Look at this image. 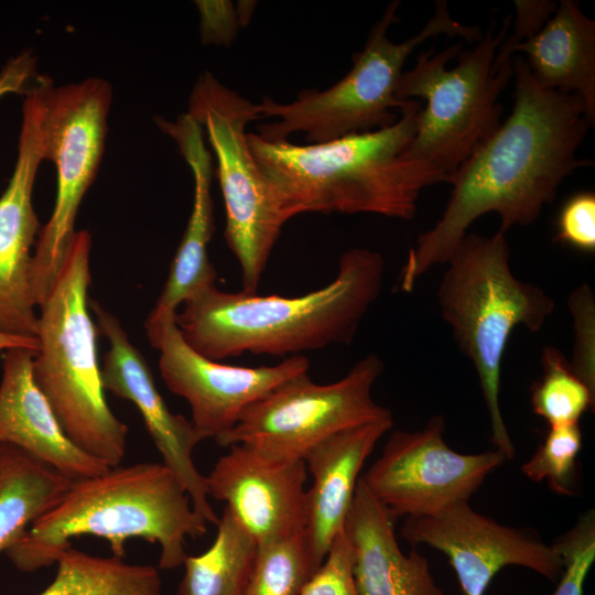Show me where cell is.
<instances>
[{
    "label": "cell",
    "mask_w": 595,
    "mask_h": 595,
    "mask_svg": "<svg viewBox=\"0 0 595 595\" xmlns=\"http://www.w3.org/2000/svg\"><path fill=\"white\" fill-rule=\"evenodd\" d=\"M512 65V111L450 177L442 216L418 237L401 269L403 292L412 291L432 267L445 264L477 218L495 213L504 232L529 226L554 201L562 182L589 164L577 158L595 122L583 99L543 87L521 55Z\"/></svg>",
    "instance_id": "6da1fadb"
},
{
    "label": "cell",
    "mask_w": 595,
    "mask_h": 595,
    "mask_svg": "<svg viewBox=\"0 0 595 595\" xmlns=\"http://www.w3.org/2000/svg\"><path fill=\"white\" fill-rule=\"evenodd\" d=\"M383 273L378 251L351 248L342 253L334 280L316 291L285 298L225 292L213 283L191 294L175 321L184 340L213 360L302 355L351 343Z\"/></svg>",
    "instance_id": "7a4b0ae2"
},
{
    "label": "cell",
    "mask_w": 595,
    "mask_h": 595,
    "mask_svg": "<svg viewBox=\"0 0 595 595\" xmlns=\"http://www.w3.org/2000/svg\"><path fill=\"white\" fill-rule=\"evenodd\" d=\"M422 104L404 101L394 123L328 142L267 141L248 132L251 153L286 219L303 213H370L412 219L422 190L446 182L405 150Z\"/></svg>",
    "instance_id": "3957f363"
},
{
    "label": "cell",
    "mask_w": 595,
    "mask_h": 595,
    "mask_svg": "<svg viewBox=\"0 0 595 595\" xmlns=\"http://www.w3.org/2000/svg\"><path fill=\"white\" fill-rule=\"evenodd\" d=\"M206 532L207 522L176 475L163 463L143 462L72 480L6 554L19 571L33 573L55 564L74 538L105 539L121 559L128 540L143 539L159 544V569L172 570L187 556L186 539Z\"/></svg>",
    "instance_id": "277c9868"
},
{
    "label": "cell",
    "mask_w": 595,
    "mask_h": 595,
    "mask_svg": "<svg viewBox=\"0 0 595 595\" xmlns=\"http://www.w3.org/2000/svg\"><path fill=\"white\" fill-rule=\"evenodd\" d=\"M91 237L79 230L37 314L33 378L68 439L109 467L121 465L128 428L109 408L89 313Z\"/></svg>",
    "instance_id": "5b68a950"
},
{
    "label": "cell",
    "mask_w": 595,
    "mask_h": 595,
    "mask_svg": "<svg viewBox=\"0 0 595 595\" xmlns=\"http://www.w3.org/2000/svg\"><path fill=\"white\" fill-rule=\"evenodd\" d=\"M445 264L436 295L441 315L477 372L491 443L511 459L516 450L499 401L505 351L515 328H542L554 311V300L515 277L506 232L500 230L491 236L467 232Z\"/></svg>",
    "instance_id": "8992f818"
},
{
    "label": "cell",
    "mask_w": 595,
    "mask_h": 595,
    "mask_svg": "<svg viewBox=\"0 0 595 595\" xmlns=\"http://www.w3.org/2000/svg\"><path fill=\"white\" fill-rule=\"evenodd\" d=\"M398 7L399 1L387 6L363 50L353 55L349 72L333 86L324 90H302L290 102L263 97L257 104L260 119L275 120L259 125L257 134L275 142L302 132L312 144L391 126L404 104L396 97L403 66L418 46L439 35L459 36L468 42H478L483 36L478 26L454 20L447 2L440 0L435 2L432 18L418 34L400 43L393 42L388 32L398 20Z\"/></svg>",
    "instance_id": "52a82bcc"
},
{
    "label": "cell",
    "mask_w": 595,
    "mask_h": 595,
    "mask_svg": "<svg viewBox=\"0 0 595 595\" xmlns=\"http://www.w3.org/2000/svg\"><path fill=\"white\" fill-rule=\"evenodd\" d=\"M494 22L470 50L455 43L439 53L421 51L397 86L399 101L425 100L407 154L442 173L446 182L501 123L499 97L513 76V65L512 58L496 55L510 15L497 32Z\"/></svg>",
    "instance_id": "ba28073f"
},
{
    "label": "cell",
    "mask_w": 595,
    "mask_h": 595,
    "mask_svg": "<svg viewBox=\"0 0 595 595\" xmlns=\"http://www.w3.org/2000/svg\"><path fill=\"white\" fill-rule=\"evenodd\" d=\"M186 113L206 130L217 158L226 212L224 236L240 266L241 291L257 293L288 221L249 148L247 127L260 119L257 104L204 72L193 87Z\"/></svg>",
    "instance_id": "9c48e42d"
},
{
    "label": "cell",
    "mask_w": 595,
    "mask_h": 595,
    "mask_svg": "<svg viewBox=\"0 0 595 595\" xmlns=\"http://www.w3.org/2000/svg\"><path fill=\"white\" fill-rule=\"evenodd\" d=\"M41 94L43 155L56 167L57 191L32 255L31 283L37 307L61 272L76 232L80 202L100 165L112 96L109 83L99 77L54 87L43 76Z\"/></svg>",
    "instance_id": "30bf717a"
},
{
    "label": "cell",
    "mask_w": 595,
    "mask_h": 595,
    "mask_svg": "<svg viewBox=\"0 0 595 595\" xmlns=\"http://www.w3.org/2000/svg\"><path fill=\"white\" fill-rule=\"evenodd\" d=\"M383 369L382 360L369 354L332 383L314 382L309 371L295 375L250 404L215 441L224 447L246 445L271 461H303L315 445L340 431L392 419L372 398Z\"/></svg>",
    "instance_id": "8fae6325"
},
{
    "label": "cell",
    "mask_w": 595,
    "mask_h": 595,
    "mask_svg": "<svg viewBox=\"0 0 595 595\" xmlns=\"http://www.w3.org/2000/svg\"><path fill=\"white\" fill-rule=\"evenodd\" d=\"M444 431V418L434 415L421 430L393 432L379 458L361 476L396 520L432 515L468 501L506 461L497 450L455 452L446 444Z\"/></svg>",
    "instance_id": "7c38bea8"
},
{
    "label": "cell",
    "mask_w": 595,
    "mask_h": 595,
    "mask_svg": "<svg viewBox=\"0 0 595 595\" xmlns=\"http://www.w3.org/2000/svg\"><path fill=\"white\" fill-rule=\"evenodd\" d=\"M176 312L149 315L144 327L150 344L159 350V370L167 389L185 399L192 423L217 440L237 423L241 413L286 379L309 371L304 355L290 356L275 366L242 367L209 359L183 338Z\"/></svg>",
    "instance_id": "4fadbf2b"
},
{
    "label": "cell",
    "mask_w": 595,
    "mask_h": 595,
    "mask_svg": "<svg viewBox=\"0 0 595 595\" xmlns=\"http://www.w3.org/2000/svg\"><path fill=\"white\" fill-rule=\"evenodd\" d=\"M401 534L414 547L426 544L443 552L463 595H484L496 574L509 565L529 569L550 581L560 578L563 569L554 544L501 524L475 511L468 501L405 518Z\"/></svg>",
    "instance_id": "5bb4252c"
},
{
    "label": "cell",
    "mask_w": 595,
    "mask_h": 595,
    "mask_svg": "<svg viewBox=\"0 0 595 595\" xmlns=\"http://www.w3.org/2000/svg\"><path fill=\"white\" fill-rule=\"evenodd\" d=\"M98 332L107 339L101 380L105 391L134 404L163 464L178 478L194 509L207 523L219 518L209 502L205 476L197 469L193 452L207 440L191 420L173 413L156 388L151 368L141 351L131 343L120 321L101 304L89 301Z\"/></svg>",
    "instance_id": "9a60e30c"
},
{
    "label": "cell",
    "mask_w": 595,
    "mask_h": 595,
    "mask_svg": "<svg viewBox=\"0 0 595 595\" xmlns=\"http://www.w3.org/2000/svg\"><path fill=\"white\" fill-rule=\"evenodd\" d=\"M43 160L41 79H36L24 94L15 166L0 196V332L25 337L37 334L31 266L41 227L32 194Z\"/></svg>",
    "instance_id": "2e32d148"
},
{
    "label": "cell",
    "mask_w": 595,
    "mask_h": 595,
    "mask_svg": "<svg viewBox=\"0 0 595 595\" xmlns=\"http://www.w3.org/2000/svg\"><path fill=\"white\" fill-rule=\"evenodd\" d=\"M227 448L205 476L208 496L226 504L258 547L304 532V462L271 461L242 444Z\"/></svg>",
    "instance_id": "e0dca14e"
},
{
    "label": "cell",
    "mask_w": 595,
    "mask_h": 595,
    "mask_svg": "<svg viewBox=\"0 0 595 595\" xmlns=\"http://www.w3.org/2000/svg\"><path fill=\"white\" fill-rule=\"evenodd\" d=\"M35 354L26 348H13L3 354L0 445L20 448L72 480L106 472L109 468L106 463L82 451L62 429L34 381Z\"/></svg>",
    "instance_id": "ac0fdd59"
},
{
    "label": "cell",
    "mask_w": 595,
    "mask_h": 595,
    "mask_svg": "<svg viewBox=\"0 0 595 595\" xmlns=\"http://www.w3.org/2000/svg\"><path fill=\"white\" fill-rule=\"evenodd\" d=\"M392 425L390 419L346 429L305 455L303 462L312 476V485L306 490L304 538L316 570L344 529L363 465Z\"/></svg>",
    "instance_id": "d6986e66"
},
{
    "label": "cell",
    "mask_w": 595,
    "mask_h": 595,
    "mask_svg": "<svg viewBox=\"0 0 595 595\" xmlns=\"http://www.w3.org/2000/svg\"><path fill=\"white\" fill-rule=\"evenodd\" d=\"M394 517L358 480L344 529L355 550L354 577L360 595H444L429 561L415 549L403 553Z\"/></svg>",
    "instance_id": "ffe728a7"
},
{
    "label": "cell",
    "mask_w": 595,
    "mask_h": 595,
    "mask_svg": "<svg viewBox=\"0 0 595 595\" xmlns=\"http://www.w3.org/2000/svg\"><path fill=\"white\" fill-rule=\"evenodd\" d=\"M159 127L177 144L191 169L194 184L192 212L172 261L167 280L150 315L175 313L198 289L215 283L217 272L208 258L214 231L212 155L202 126L186 112L175 121L158 119Z\"/></svg>",
    "instance_id": "44dd1931"
},
{
    "label": "cell",
    "mask_w": 595,
    "mask_h": 595,
    "mask_svg": "<svg viewBox=\"0 0 595 595\" xmlns=\"http://www.w3.org/2000/svg\"><path fill=\"white\" fill-rule=\"evenodd\" d=\"M543 87L583 99L595 120V21L575 0H562L544 26L515 45Z\"/></svg>",
    "instance_id": "7402d4cb"
},
{
    "label": "cell",
    "mask_w": 595,
    "mask_h": 595,
    "mask_svg": "<svg viewBox=\"0 0 595 595\" xmlns=\"http://www.w3.org/2000/svg\"><path fill=\"white\" fill-rule=\"evenodd\" d=\"M72 479L11 445H0V555L50 510Z\"/></svg>",
    "instance_id": "603a6c76"
},
{
    "label": "cell",
    "mask_w": 595,
    "mask_h": 595,
    "mask_svg": "<svg viewBox=\"0 0 595 595\" xmlns=\"http://www.w3.org/2000/svg\"><path fill=\"white\" fill-rule=\"evenodd\" d=\"M212 545L184 560L177 595H245L258 551L249 532L225 506Z\"/></svg>",
    "instance_id": "cb8c5ba5"
},
{
    "label": "cell",
    "mask_w": 595,
    "mask_h": 595,
    "mask_svg": "<svg viewBox=\"0 0 595 595\" xmlns=\"http://www.w3.org/2000/svg\"><path fill=\"white\" fill-rule=\"evenodd\" d=\"M55 564V577L37 595H162L160 574L151 565L130 564L113 555L101 558L73 547Z\"/></svg>",
    "instance_id": "d4e9b609"
},
{
    "label": "cell",
    "mask_w": 595,
    "mask_h": 595,
    "mask_svg": "<svg viewBox=\"0 0 595 595\" xmlns=\"http://www.w3.org/2000/svg\"><path fill=\"white\" fill-rule=\"evenodd\" d=\"M541 364L542 376L531 388L533 412L549 426L578 423L594 407L595 392L574 372L559 348L544 347Z\"/></svg>",
    "instance_id": "484cf974"
},
{
    "label": "cell",
    "mask_w": 595,
    "mask_h": 595,
    "mask_svg": "<svg viewBox=\"0 0 595 595\" xmlns=\"http://www.w3.org/2000/svg\"><path fill=\"white\" fill-rule=\"evenodd\" d=\"M315 571L304 532L259 545L245 595H299Z\"/></svg>",
    "instance_id": "4316f807"
},
{
    "label": "cell",
    "mask_w": 595,
    "mask_h": 595,
    "mask_svg": "<svg viewBox=\"0 0 595 595\" xmlns=\"http://www.w3.org/2000/svg\"><path fill=\"white\" fill-rule=\"evenodd\" d=\"M582 448L578 423L550 426L537 452L521 467V473L533 482H547L559 495L575 494L577 455Z\"/></svg>",
    "instance_id": "83f0119b"
},
{
    "label": "cell",
    "mask_w": 595,
    "mask_h": 595,
    "mask_svg": "<svg viewBox=\"0 0 595 595\" xmlns=\"http://www.w3.org/2000/svg\"><path fill=\"white\" fill-rule=\"evenodd\" d=\"M562 573L552 595H583L587 573L595 560V517L587 511L555 543Z\"/></svg>",
    "instance_id": "f1b7e54d"
},
{
    "label": "cell",
    "mask_w": 595,
    "mask_h": 595,
    "mask_svg": "<svg viewBox=\"0 0 595 595\" xmlns=\"http://www.w3.org/2000/svg\"><path fill=\"white\" fill-rule=\"evenodd\" d=\"M355 550L345 529L299 595H360L354 577Z\"/></svg>",
    "instance_id": "f546056e"
},
{
    "label": "cell",
    "mask_w": 595,
    "mask_h": 595,
    "mask_svg": "<svg viewBox=\"0 0 595 595\" xmlns=\"http://www.w3.org/2000/svg\"><path fill=\"white\" fill-rule=\"evenodd\" d=\"M574 344L570 365L595 392V300L587 284L576 288L569 298Z\"/></svg>",
    "instance_id": "4dcf8cb0"
},
{
    "label": "cell",
    "mask_w": 595,
    "mask_h": 595,
    "mask_svg": "<svg viewBox=\"0 0 595 595\" xmlns=\"http://www.w3.org/2000/svg\"><path fill=\"white\" fill-rule=\"evenodd\" d=\"M556 241L580 252L595 251V194L582 191L570 196L556 217Z\"/></svg>",
    "instance_id": "1f68e13d"
},
{
    "label": "cell",
    "mask_w": 595,
    "mask_h": 595,
    "mask_svg": "<svg viewBox=\"0 0 595 595\" xmlns=\"http://www.w3.org/2000/svg\"><path fill=\"white\" fill-rule=\"evenodd\" d=\"M516 19L512 34L506 36L498 47L496 57L499 60L512 58L510 50L534 36L553 15L558 2L549 0H516Z\"/></svg>",
    "instance_id": "d6a6232c"
},
{
    "label": "cell",
    "mask_w": 595,
    "mask_h": 595,
    "mask_svg": "<svg viewBox=\"0 0 595 595\" xmlns=\"http://www.w3.org/2000/svg\"><path fill=\"white\" fill-rule=\"evenodd\" d=\"M201 13L204 43L230 45L242 26L236 4L231 1H196Z\"/></svg>",
    "instance_id": "836d02e7"
},
{
    "label": "cell",
    "mask_w": 595,
    "mask_h": 595,
    "mask_svg": "<svg viewBox=\"0 0 595 595\" xmlns=\"http://www.w3.org/2000/svg\"><path fill=\"white\" fill-rule=\"evenodd\" d=\"M35 74V58L24 51L9 60L0 72V98L8 94H25Z\"/></svg>",
    "instance_id": "e575fe53"
},
{
    "label": "cell",
    "mask_w": 595,
    "mask_h": 595,
    "mask_svg": "<svg viewBox=\"0 0 595 595\" xmlns=\"http://www.w3.org/2000/svg\"><path fill=\"white\" fill-rule=\"evenodd\" d=\"M13 348H26L37 353L39 340L36 337H25L0 332V355Z\"/></svg>",
    "instance_id": "d590c367"
},
{
    "label": "cell",
    "mask_w": 595,
    "mask_h": 595,
    "mask_svg": "<svg viewBox=\"0 0 595 595\" xmlns=\"http://www.w3.org/2000/svg\"><path fill=\"white\" fill-rule=\"evenodd\" d=\"M255 3L256 2L253 1H238L237 2L236 7L239 13L242 26L248 24V22L250 21L253 13V8L256 6Z\"/></svg>",
    "instance_id": "8d00e7d4"
}]
</instances>
